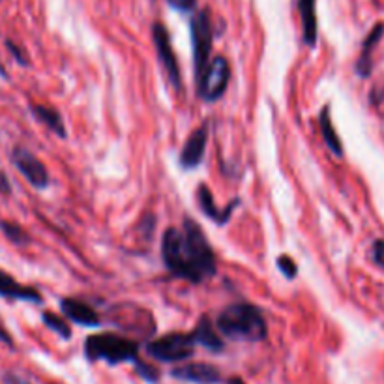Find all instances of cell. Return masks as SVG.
<instances>
[{"label": "cell", "mask_w": 384, "mask_h": 384, "mask_svg": "<svg viewBox=\"0 0 384 384\" xmlns=\"http://www.w3.org/2000/svg\"><path fill=\"white\" fill-rule=\"evenodd\" d=\"M161 257L165 268L174 278L192 283H203L216 275L218 261L197 221L185 218L184 225L169 227L161 240Z\"/></svg>", "instance_id": "1"}, {"label": "cell", "mask_w": 384, "mask_h": 384, "mask_svg": "<svg viewBox=\"0 0 384 384\" xmlns=\"http://www.w3.org/2000/svg\"><path fill=\"white\" fill-rule=\"evenodd\" d=\"M216 328L229 339L242 341H262L268 334L267 321L261 309L246 302L227 306L218 315Z\"/></svg>", "instance_id": "2"}, {"label": "cell", "mask_w": 384, "mask_h": 384, "mask_svg": "<svg viewBox=\"0 0 384 384\" xmlns=\"http://www.w3.org/2000/svg\"><path fill=\"white\" fill-rule=\"evenodd\" d=\"M84 357L90 362H107L109 365L135 362L139 358V343L111 332L94 334L84 339Z\"/></svg>", "instance_id": "3"}, {"label": "cell", "mask_w": 384, "mask_h": 384, "mask_svg": "<svg viewBox=\"0 0 384 384\" xmlns=\"http://www.w3.org/2000/svg\"><path fill=\"white\" fill-rule=\"evenodd\" d=\"M192 47H193V68H195V82H199L205 76L206 68L210 64V53H212V21L208 10H199L192 17Z\"/></svg>", "instance_id": "4"}, {"label": "cell", "mask_w": 384, "mask_h": 384, "mask_svg": "<svg viewBox=\"0 0 384 384\" xmlns=\"http://www.w3.org/2000/svg\"><path fill=\"white\" fill-rule=\"evenodd\" d=\"M146 352L152 358H156L159 362H167V364L185 362L195 352V341H193L192 334L171 332V334H165L150 343H146Z\"/></svg>", "instance_id": "5"}, {"label": "cell", "mask_w": 384, "mask_h": 384, "mask_svg": "<svg viewBox=\"0 0 384 384\" xmlns=\"http://www.w3.org/2000/svg\"><path fill=\"white\" fill-rule=\"evenodd\" d=\"M231 81V66L225 56H216L210 60L205 76L197 82V94L201 100L212 103L218 102L225 94L227 87Z\"/></svg>", "instance_id": "6"}, {"label": "cell", "mask_w": 384, "mask_h": 384, "mask_svg": "<svg viewBox=\"0 0 384 384\" xmlns=\"http://www.w3.org/2000/svg\"><path fill=\"white\" fill-rule=\"evenodd\" d=\"M152 38H154V45H156V53H158L159 64L163 68L165 76L171 81L177 92H182V74H180L179 60L172 51L171 36L167 32V28L161 23H154L152 28Z\"/></svg>", "instance_id": "7"}, {"label": "cell", "mask_w": 384, "mask_h": 384, "mask_svg": "<svg viewBox=\"0 0 384 384\" xmlns=\"http://www.w3.org/2000/svg\"><path fill=\"white\" fill-rule=\"evenodd\" d=\"M12 161H14L15 169L25 177V179L34 185L36 190H45L51 182L49 179V171L45 165L41 163L40 158H36L32 152L27 148H15L12 152Z\"/></svg>", "instance_id": "8"}, {"label": "cell", "mask_w": 384, "mask_h": 384, "mask_svg": "<svg viewBox=\"0 0 384 384\" xmlns=\"http://www.w3.org/2000/svg\"><path fill=\"white\" fill-rule=\"evenodd\" d=\"M206 143H208V124H203L197 130L193 131L192 135L188 137V141L180 150V167L182 169H197L205 158L206 152Z\"/></svg>", "instance_id": "9"}, {"label": "cell", "mask_w": 384, "mask_h": 384, "mask_svg": "<svg viewBox=\"0 0 384 384\" xmlns=\"http://www.w3.org/2000/svg\"><path fill=\"white\" fill-rule=\"evenodd\" d=\"M171 375L179 381L193 384H220L221 373L220 370L212 364H205V362H192V364H184L174 368Z\"/></svg>", "instance_id": "10"}, {"label": "cell", "mask_w": 384, "mask_h": 384, "mask_svg": "<svg viewBox=\"0 0 384 384\" xmlns=\"http://www.w3.org/2000/svg\"><path fill=\"white\" fill-rule=\"evenodd\" d=\"M0 296L6 298V300H19V302H32V304H41V295L32 287H25L21 285L14 275L4 272L0 268Z\"/></svg>", "instance_id": "11"}, {"label": "cell", "mask_w": 384, "mask_h": 384, "mask_svg": "<svg viewBox=\"0 0 384 384\" xmlns=\"http://www.w3.org/2000/svg\"><path fill=\"white\" fill-rule=\"evenodd\" d=\"M60 309L66 319H69L71 323L79 324V326H100V315H98L94 309L90 308L87 302H81L77 298H64L60 300Z\"/></svg>", "instance_id": "12"}, {"label": "cell", "mask_w": 384, "mask_h": 384, "mask_svg": "<svg viewBox=\"0 0 384 384\" xmlns=\"http://www.w3.org/2000/svg\"><path fill=\"white\" fill-rule=\"evenodd\" d=\"M197 203H199V208L203 210L206 218H210L214 223H218V225H225L229 218H231V214H233L234 206L238 205V201H233L231 205L227 206V208H218L216 205V201H214V195L210 192V188L208 185H199V190H197Z\"/></svg>", "instance_id": "13"}, {"label": "cell", "mask_w": 384, "mask_h": 384, "mask_svg": "<svg viewBox=\"0 0 384 384\" xmlns=\"http://www.w3.org/2000/svg\"><path fill=\"white\" fill-rule=\"evenodd\" d=\"M192 337L193 341H195V345H203V347L210 350V352H221V350L225 349V343H223V339H221L218 328H216L212 321H210V317H201L199 323H197L195 330L192 332Z\"/></svg>", "instance_id": "14"}, {"label": "cell", "mask_w": 384, "mask_h": 384, "mask_svg": "<svg viewBox=\"0 0 384 384\" xmlns=\"http://www.w3.org/2000/svg\"><path fill=\"white\" fill-rule=\"evenodd\" d=\"M384 36V23H377L375 27L371 28V32L365 36L364 43H362V51H360V56L357 60V74L362 79L371 76L373 71V60H371V53L373 49L377 47V43L383 40Z\"/></svg>", "instance_id": "15"}, {"label": "cell", "mask_w": 384, "mask_h": 384, "mask_svg": "<svg viewBox=\"0 0 384 384\" xmlns=\"http://www.w3.org/2000/svg\"><path fill=\"white\" fill-rule=\"evenodd\" d=\"M298 12L302 19L304 41L309 47L317 45V0H298Z\"/></svg>", "instance_id": "16"}, {"label": "cell", "mask_w": 384, "mask_h": 384, "mask_svg": "<svg viewBox=\"0 0 384 384\" xmlns=\"http://www.w3.org/2000/svg\"><path fill=\"white\" fill-rule=\"evenodd\" d=\"M30 111H32L36 120L43 124L47 130L53 131L58 137H66V124H64L60 113L55 107H49V105H43V103H34L30 107Z\"/></svg>", "instance_id": "17"}, {"label": "cell", "mask_w": 384, "mask_h": 384, "mask_svg": "<svg viewBox=\"0 0 384 384\" xmlns=\"http://www.w3.org/2000/svg\"><path fill=\"white\" fill-rule=\"evenodd\" d=\"M319 128H321V133H323V139L328 150L337 156V158H343V143L341 139L336 133V128H334V122H332V117H330V107L324 105L321 109V115H319Z\"/></svg>", "instance_id": "18"}, {"label": "cell", "mask_w": 384, "mask_h": 384, "mask_svg": "<svg viewBox=\"0 0 384 384\" xmlns=\"http://www.w3.org/2000/svg\"><path fill=\"white\" fill-rule=\"evenodd\" d=\"M41 321H43V324L49 330H53L56 336H60L62 339H69L71 337V328H69L68 323L60 315H56L53 311H43L41 313Z\"/></svg>", "instance_id": "19"}, {"label": "cell", "mask_w": 384, "mask_h": 384, "mask_svg": "<svg viewBox=\"0 0 384 384\" xmlns=\"http://www.w3.org/2000/svg\"><path fill=\"white\" fill-rule=\"evenodd\" d=\"M0 229H2V233L6 234L8 240L14 242L17 246H25L28 242L27 231H25L19 223H14V221H0Z\"/></svg>", "instance_id": "20"}, {"label": "cell", "mask_w": 384, "mask_h": 384, "mask_svg": "<svg viewBox=\"0 0 384 384\" xmlns=\"http://www.w3.org/2000/svg\"><path fill=\"white\" fill-rule=\"evenodd\" d=\"M135 364V373H137L139 377L144 379L146 383H158L159 379V371L154 368V365L146 364V362H143V360H135L133 362Z\"/></svg>", "instance_id": "21"}, {"label": "cell", "mask_w": 384, "mask_h": 384, "mask_svg": "<svg viewBox=\"0 0 384 384\" xmlns=\"http://www.w3.org/2000/svg\"><path fill=\"white\" fill-rule=\"evenodd\" d=\"M278 267H280V272H282L287 280H295L296 274H298V267H296V262L289 257V255H282L280 259H278Z\"/></svg>", "instance_id": "22"}, {"label": "cell", "mask_w": 384, "mask_h": 384, "mask_svg": "<svg viewBox=\"0 0 384 384\" xmlns=\"http://www.w3.org/2000/svg\"><path fill=\"white\" fill-rule=\"evenodd\" d=\"M371 255H373V261L377 262L379 267L384 268V240L373 242V247H371Z\"/></svg>", "instance_id": "23"}, {"label": "cell", "mask_w": 384, "mask_h": 384, "mask_svg": "<svg viewBox=\"0 0 384 384\" xmlns=\"http://www.w3.org/2000/svg\"><path fill=\"white\" fill-rule=\"evenodd\" d=\"M174 10H180V12H192L195 8V0H167Z\"/></svg>", "instance_id": "24"}, {"label": "cell", "mask_w": 384, "mask_h": 384, "mask_svg": "<svg viewBox=\"0 0 384 384\" xmlns=\"http://www.w3.org/2000/svg\"><path fill=\"white\" fill-rule=\"evenodd\" d=\"M6 47L10 49V53H12V55L15 56V60L19 62V64H23V66H27V64H28L27 56H25V55H23V53H21V49L17 47V45H15L14 41L8 40V41H6Z\"/></svg>", "instance_id": "25"}, {"label": "cell", "mask_w": 384, "mask_h": 384, "mask_svg": "<svg viewBox=\"0 0 384 384\" xmlns=\"http://www.w3.org/2000/svg\"><path fill=\"white\" fill-rule=\"evenodd\" d=\"M4 383L6 384H30L27 379H23L21 375H17V373H6V375H4Z\"/></svg>", "instance_id": "26"}, {"label": "cell", "mask_w": 384, "mask_h": 384, "mask_svg": "<svg viewBox=\"0 0 384 384\" xmlns=\"http://www.w3.org/2000/svg\"><path fill=\"white\" fill-rule=\"evenodd\" d=\"M0 343L8 345V347H14V337L8 334V330L4 328V324H0Z\"/></svg>", "instance_id": "27"}, {"label": "cell", "mask_w": 384, "mask_h": 384, "mask_svg": "<svg viewBox=\"0 0 384 384\" xmlns=\"http://www.w3.org/2000/svg\"><path fill=\"white\" fill-rule=\"evenodd\" d=\"M12 185H10V180L4 172H0V193H10Z\"/></svg>", "instance_id": "28"}, {"label": "cell", "mask_w": 384, "mask_h": 384, "mask_svg": "<svg viewBox=\"0 0 384 384\" xmlns=\"http://www.w3.org/2000/svg\"><path fill=\"white\" fill-rule=\"evenodd\" d=\"M227 384H246V383H244L240 377H231L229 381H227Z\"/></svg>", "instance_id": "29"}, {"label": "cell", "mask_w": 384, "mask_h": 384, "mask_svg": "<svg viewBox=\"0 0 384 384\" xmlns=\"http://www.w3.org/2000/svg\"><path fill=\"white\" fill-rule=\"evenodd\" d=\"M0 77H2V79H8L6 68H4V64H2V62H0Z\"/></svg>", "instance_id": "30"}, {"label": "cell", "mask_w": 384, "mask_h": 384, "mask_svg": "<svg viewBox=\"0 0 384 384\" xmlns=\"http://www.w3.org/2000/svg\"><path fill=\"white\" fill-rule=\"evenodd\" d=\"M0 2H2V0H0Z\"/></svg>", "instance_id": "31"}]
</instances>
